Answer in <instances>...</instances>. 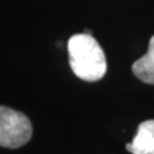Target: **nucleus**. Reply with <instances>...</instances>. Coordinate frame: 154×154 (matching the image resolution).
I'll return each instance as SVG.
<instances>
[{
  "instance_id": "7ed1b4c3",
  "label": "nucleus",
  "mask_w": 154,
  "mask_h": 154,
  "mask_svg": "<svg viewBox=\"0 0 154 154\" xmlns=\"http://www.w3.org/2000/svg\"><path fill=\"white\" fill-rule=\"evenodd\" d=\"M126 149L132 154H154V119H148L139 125L137 132Z\"/></svg>"
},
{
  "instance_id": "f257e3e1",
  "label": "nucleus",
  "mask_w": 154,
  "mask_h": 154,
  "mask_svg": "<svg viewBox=\"0 0 154 154\" xmlns=\"http://www.w3.org/2000/svg\"><path fill=\"white\" fill-rule=\"evenodd\" d=\"M69 66L79 79L89 82L102 80L107 72V59L99 42L89 33H76L68 40Z\"/></svg>"
},
{
  "instance_id": "39448f33",
  "label": "nucleus",
  "mask_w": 154,
  "mask_h": 154,
  "mask_svg": "<svg viewBox=\"0 0 154 154\" xmlns=\"http://www.w3.org/2000/svg\"><path fill=\"white\" fill-rule=\"evenodd\" d=\"M84 32H85V33H89V35H91V33H93V32H91V30H89V28H86Z\"/></svg>"
},
{
  "instance_id": "f03ea898",
  "label": "nucleus",
  "mask_w": 154,
  "mask_h": 154,
  "mask_svg": "<svg viewBox=\"0 0 154 154\" xmlns=\"http://www.w3.org/2000/svg\"><path fill=\"white\" fill-rule=\"evenodd\" d=\"M32 136V125L27 116L0 105V146L16 149L23 146Z\"/></svg>"
},
{
  "instance_id": "20e7f679",
  "label": "nucleus",
  "mask_w": 154,
  "mask_h": 154,
  "mask_svg": "<svg viewBox=\"0 0 154 154\" xmlns=\"http://www.w3.org/2000/svg\"><path fill=\"white\" fill-rule=\"evenodd\" d=\"M132 72L143 82L154 85V35L150 37L146 54L132 64Z\"/></svg>"
}]
</instances>
